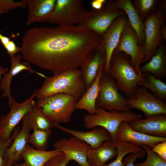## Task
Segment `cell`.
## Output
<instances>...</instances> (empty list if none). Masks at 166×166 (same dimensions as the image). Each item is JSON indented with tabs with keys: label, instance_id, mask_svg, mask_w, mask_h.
I'll return each mask as SVG.
<instances>
[{
	"label": "cell",
	"instance_id": "cell-32",
	"mask_svg": "<svg viewBox=\"0 0 166 166\" xmlns=\"http://www.w3.org/2000/svg\"><path fill=\"white\" fill-rule=\"evenodd\" d=\"M141 147L146 154V159L143 162L136 164L135 166H166V161L153 152L151 148L145 145H141Z\"/></svg>",
	"mask_w": 166,
	"mask_h": 166
},
{
	"label": "cell",
	"instance_id": "cell-5",
	"mask_svg": "<svg viewBox=\"0 0 166 166\" xmlns=\"http://www.w3.org/2000/svg\"><path fill=\"white\" fill-rule=\"evenodd\" d=\"M142 118L141 114L131 111H109L96 107L94 114L89 113L84 116L83 122L85 128L87 129H93L98 127L105 128L109 133L113 140L116 139L117 132L121 123L129 122Z\"/></svg>",
	"mask_w": 166,
	"mask_h": 166
},
{
	"label": "cell",
	"instance_id": "cell-34",
	"mask_svg": "<svg viewBox=\"0 0 166 166\" xmlns=\"http://www.w3.org/2000/svg\"><path fill=\"white\" fill-rule=\"evenodd\" d=\"M19 127H16L14 130L11 137L5 141H0V166H5L3 156L5 150L11 145L14 138L20 130Z\"/></svg>",
	"mask_w": 166,
	"mask_h": 166
},
{
	"label": "cell",
	"instance_id": "cell-12",
	"mask_svg": "<svg viewBox=\"0 0 166 166\" xmlns=\"http://www.w3.org/2000/svg\"><path fill=\"white\" fill-rule=\"evenodd\" d=\"M120 52H123L129 56L132 66L136 73L141 74L140 68L145 56V51L143 45H139L136 33L128 21L123 30L119 42L113 53Z\"/></svg>",
	"mask_w": 166,
	"mask_h": 166
},
{
	"label": "cell",
	"instance_id": "cell-42",
	"mask_svg": "<svg viewBox=\"0 0 166 166\" xmlns=\"http://www.w3.org/2000/svg\"><path fill=\"white\" fill-rule=\"evenodd\" d=\"M9 71V69L8 68H5L0 65V82L2 77L6 73Z\"/></svg>",
	"mask_w": 166,
	"mask_h": 166
},
{
	"label": "cell",
	"instance_id": "cell-7",
	"mask_svg": "<svg viewBox=\"0 0 166 166\" xmlns=\"http://www.w3.org/2000/svg\"><path fill=\"white\" fill-rule=\"evenodd\" d=\"M124 14V11L116 1H107L101 9L88 11L85 18L77 25L93 31L101 37L115 19Z\"/></svg>",
	"mask_w": 166,
	"mask_h": 166
},
{
	"label": "cell",
	"instance_id": "cell-19",
	"mask_svg": "<svg viewBox=\"0 0 166 166\" xmlns=\"http://www.w3.org/2000/svg\"><path fill=\"white\" fill-rule=\"evenodd\" d=\"M115 140L131 143L140 146L145 145L151 149L155 144L166 141V138L151 136L136 131L130 126L129 122H123L117 130Z\"/></svg>",
	"mask_w": 166,
	"mask_h": 166
},
{
	"label": "cell",
	"instance_id": "cell-17",
	"mask_svg": "<svg viewBox=\"0 0 166 166\" xmlns=\"http://www.w3.org/2000/svg\"><path fill=\"white\" fill-rule=\"evenodd\" d=\"M22 56L21 53L10 56L11 67L10 70L2 78L0 82V90L2 92V96L10 99L11 95L10 88L12 78L22 71L26 70L32 74H36L45 78L47 77L44 74L34 70L30 64L24 61L21 62Z\"/></svg>",
	"mask_w": 166,
	"mask_h": 166
},
{
	"label": "cell",
	"instance_id": "cell-14",
	"mask_svg": "<svg viewBox=\"0 0 166 166\" xmlns=\"http://www.w3.org/2000/svg\"><path fill=\"white\" fill-rule=\"evenodd\" d=\"M26 114L22 120L21 128L15 136L11 145L5 151L3 156L5 166H12L22 159V153L28 143L30 131L32 130Z\"/></svg>",
	"mask_w": 166,
	"mask_h": 166
},
{
	"label": "cell",
	"instance_id": "cell-22",
	"mask_svg": "<svg viewBox=\"0 0 166 166\" xmlns=\"http://www.w3.org/2000/svg\"><path fill=\"white\" fill-rule=\"evenodd\" d=\"M140 73H148L160 79L166 77V49L164 42L158 47L151 59L140 68Z\"/></svg>",
	"mask_w": 166,
	"mask_h": 166
},
{
	"label": "cell",
	"instance_id": "cell-28",
	"mask_svg": "<svg viewBox=\"0 0 166 166\" xmlns=\"http://www.w3.org/2000/svg\"><path fill=\"white\" fill-rule=\"evenodd\" d=\"M31 126L33 128L42 130H51L54 127V123L45 115L41 109L35 105L26 114Z\"/></svg>",
	"mask_w": 166,
	"mask_h": 166
},
{
	"label": "cell",
	"instance_id": "cell-37",
	"mask_svg": "<svg viewBox=\"0 0 166 166\" xmlns=\"http://www.w3.org/2000/svg\"><path fill=\"white\" fill-rule=\"evenodd\" d=\"M151 150L163 160L166 161V141L155 144Z\"/></svg>",
	"mask_w": 166,
	"mask_h": 166
},
{
	"label": "cell",
	"instance_id": "cell-30",
	"mask_svg": "<svg viewBox=\"0 0 166 166\" xmlns=\"http://www.w3.org/2000/svg\"><path fill=\"white\" fill-rule=\"evenodd\" d=\"M32 130L33 131L29 136L28 143L31 144L37 149L46 150L52 130H42L35 128Z\"/></svg>",
	"mask_w": 166,
	"mask_h": 166
},
{
	"label": "cell",
	"instance_id": "cell-31",
	"mask_svg": "<svg viewBox=\"0 0 166 166\" xmlns=\"http://www.w3.org/2000/svg\"><path fill=\"white\" fill-rule=\"evenodd\" d=\"M159 2L158 0H134L132 3L144 22L156 10Z\"/></svg>",
	"mask_w": 166,
	"mask_h": 166
},
{
	"label": "cell",
	"instance_id": "cell-33",
	"mask_svg": "<svg viewBox=\"0 0 166 166\" xmlns=\"http://www.w3.org/2000/svg\"><path fill=\"white\" fill-rule=\"evenodd\" d=\"M27 8L26 0L15 1L13 0H0V14L14 9Z\"/></svg>",
	"mask_w": 166,
	"mask_h": 166
},
{
	"label": "cell",
	"instance_id": "cell-20",
	"mask_svg": "<svg viewBox=\"0 0 166 166\" xmlns=\"http://www.w3.org/2000/svg\"><path fill=\"white\" fill-rule=\"evenodd\" d=\"M54 127L83 140L89 145L91 149L97 148L104 142L113 140L108 132L101 127H96L91 130L82 132L68 128L54 123Z\"/></svg>",
	"mask_w": 166,
	"mask_h": 166
},
{
	"label": "cell",
	"instance_id": "cell-39",
	"mask_svg": "<svg viewBox=\"0 0 166 166\" xmlns=\"http://www.w3.org/2000/svg\"><path fill=\"white\" fill-rule=\"evenodd\" d=\"M106 0H93L91 2V6L93 9H101L106 2Z\"/></svg>",
	"mask_w": 166,
	"mask_h": 166
},
{
	"label": "cell",
	"instance_id": "cell-29",
	"mask_svg": "<svg viewBox=\"0 0 166 166\" xmlns=\"http://www.w3.org/2000/svg\"><path fill=\"white\" fill-rule=\"evenodd\" d=\"M117 151L115 159L108 164L102 166H124L123 159L127 155L137 152L142 150L140 146L128 142L118 140H113Z\"/></svg>",
	"mask_w": 166,
	"mask_h": 166
},
{
	"label": "cell",
	"instance_id": "cell-41",
	"mask_svg": "<svg viewBox=\"0 0 166 166\" xmlns=\"http://www.w3.org/2000/svg\"><path fill=\"white\" fill-rule=\"evenodd\" d=\"M160 33L165 41L166 40V26L165 23L162 24L160 29Z\"/></svg>",
	"mask_w": 166,
	"mask_h": 166
},
{
	"label": "cell",
	"instance_id": "cell-40",
	"mask_svg": "<svg viewBox=\"0 0 166 166\" xmlns=\"http://www.w3.org/2000/svg\"><path fill=\"white\" fill-rule=\"evenodd\" d=\"M10 40V38L3 35L0 32V42L3 46Z\"/></svg>",
	"mask_w": 166,
	"mask_h": 166
},
{
	"label": "cell",
	"instance_id": "cell-24",
	"mask_svg": "<svg viewBox=\"0 0 166 166\" xmlns=\"http://www.w3.org/2000/svg\"><path fill=\"white\" fill-rule=\"evenodd\" d=\"M116 2L125 12L131 25L136 32L139 45L144 42V26L138 11L130 0H117Z\"/></svg>",
	"mask_w": 166,
	"mask_h": 166
},
{
	"label": "cell",
	"instance_id": "cell-35",
	"mask_svg": "<svg viewBox=\"0 0 166 166\" xmlns=\"http://www.w3.org/2000/svg\"><path fill=\"white\" fill-rule=\"evenodd\" d=\"M69 162L62 153L49 159L43 166H66Z\"/></svg>",
	"mask_w": 166,
	"mask_h": 166
},
{
	"label": "cell",
	"instance_id": "cell-21",
	"mask_svg": "<svg viewBox=\"0 0 166 166\" xmlns=\"http://www.w3.org/2000/svg\"><path fill=\"white\" fill-rule=\"evenodd\" d=\"M106 53L102 43L96 49L87 61L81 68L86 90L91 85L103 64L105 65Z\"/></svg>",
	"mask_w": 166,
	"mask_h": 166
},
{
	"label": "cell",
	"instance_id": "cell-11",
	"mask_svg": "<svg viewBox=\"0 0 166 166\" xmlns=\"http://www.w3.org/2000/svg\"><path fill=\"white\" fill-rule=\"evenodd\" d=\"M129 108L143 112L146 117L157 114H166V101L159 99L145 88L137 86L127 98Z\"/></svg>",
	"mask_w": 166,
	"mask_h": 166
},
{
	"label": "cell",
	"instance_id": "cell-3",
	"mask_svg": "<svg viewBox=\"0 0 166 166\" xmlns=\"http://www.w3.org/2000/svg\"><path fill=\"white\" fill-rule=\"evenodd\" d=\"M109 73L116 81L119 90L129 98L143 80L131 65L129 55L123 52L113 53L110 62Z\"/></svg>",
	"mask_w": 166,
	"mask_h": 166
},
{
	"label": "cell",
	"instance_id": "cell-2",
	"mask_svg": "<svg viewBox=\"0 0 166 166\" xmlns=\"http://www.w3.org/2000/svg\"><path fill=\"white\" fill-rule=\"evenodd\" d=\"M86 90L81 70L70 69L45 78L38 89V100L59 93L77 96L80 98Z\"/></svg>",
	"mask_w": 166,
	"mask_h": 166
},
{
	"label": "cell",
	"instance_id": "cell-4",
	"mask_svg": "<svg viewBox=\"0 0 166 166\" xmlns=\"http://www.w3.org/2000/svg\"><path fill=\"white\" fill-rule=\"evenodd\" d=\"M80 99L75 96L59 93L38 100L35 105L40 108L53 122L66 123L70 120L75 104Z\"/></svg>",
	"mask_w": 166,
	"mask_h": 166
},
{
	"label": "cell",
	"instance_id": "cell-27",
	"mask_svg": "<svg viewBox=\"0 0 166 166\" xmlns=\"http://www.w3.org/2000/svg\"><path fill=\"white\" fill-rule=\"evenodd\" d=\"M143 80L137 84V86L145 88L160 100H166V84L157 79L150 73H141Z\"/></svg>",
	"mask_w": 166,
	"mask_h": 166
},
{
	"label": "cell",
	"instance_id": "cell-25",
	"mask_svg": "<svg viewBox=\"0 0 166 166\" xmlns=\"http://www.w3.org/2000/svg\"><path fill=\"white\" fill-rule=\"evenodd\" d=\"M117 153L113 140L104 142L97 148L90 149L87 155L89 164V166H102L116 157Z\"/></svg>",
	"mask_w": 166,
	"mask_h": 166
},
{
	"label": "cell",
	"instance_id": "cell-6",
	"mask_svg": "<svg viewBox=\"0 0 166 166\" xmlns=\"http://www.w3.org/2000/svg\"><path fill=\"white\" fill-rule=\"evenodd\" d=\"M119 91L114 79L109 73L104 72L100 81L99 92L96 101V107L109 111H131L127 104V98L122 95Z\"/></svg>",
	"mask_w": 166,
	"mask_h": 166
},
{
	"label": "cell",
	"instance_id": "cell-8",
	"mask_svg": "<svg viewBox=\"0 0 166 166\" xmlns=\"http://www.w3.org/2000/svg\"><path fill=\"white\" fill-rule=\"evenodd\" d=\"M38 91L36 89L22 103H18L12 97L8 99L10 111L0 119V141H5L10 138L16 126L35 105L34 99L36 97Z\"/></svg>",
	"mask_w": 166,
	"mask_h": 166
},
{
	"label": "cell",
	"instance_id": "cell-38",
	"mask_svg": "<svg viewBox=\"0 0 166 166\" xmlns=\"http://www.w3.org/2000/svg\"><path fill=\"white\" fill-rule=\"evenodd\" d=\"M3 47L10 56L15 55L20 52V48L18 47L12 41L10 40Z\"/></svg>",
	"mask_w": 166,
	"mask_h": 166
},
{
	"label": "cell",
	"instance_id": "cell-26",
	"mask_svg": "<svg viewBox=\"0 0 166 166\" xmlns=\"http://www.w3.org/2000/svg\"><path fill=\"white\" fill-rule=\"evenodd\" d=\"M61 153L55 149L48 151L35 149L27 144L22 155L24 162L18 164L19 166H43L49 159Z\"/></svg>",
	"mask_w": 166,
	"mask_h": 166
},
{
	"label": "cell",
	"instance_id": "cell-1",
	"mask_svg": "<svg viewBox=\"0 0 166 166\" xmlns=\"http://www.w3.org/2000/svg\"><path fill=\"white\" fill-rule=\"evenodd\" d=\"M101 43L99 35L78 25L34 27L24 34L20 52L25 61L55 75L81 68Z\"/></svg>",
	"mask_w": 166,
	"mask_h": 166
},
{
	"label": "cell",
	"instance_id": "cell-36",
	"mask_svg": "<svg viewBox=\"0 0 166 166\" xmlns=\"http://www.w3.org/2000/svg\"><path fill=\"white\" fill-rule=\"evenodd\" d=\"M146 153L144 150L133 153L129 154L123 160L124 166H135L134 163L136 159L142 158Z\"/></svg>",
	"mask_w": 166,
	"mask_h": 166
},
{
	"label": "cell",
	"instance_id": "cell-13",
	"mask_svg": "<svg viewBox=\"0 0 166 166\" xmlns=\"http://www.w3.org/2000/svg\"><path fill=\"white\" fill-rule=\"evenodd\" d=\"M54 149L64 153L67 160L76 161L80 166H89L87 155L91 148L87 143L74 136L57 140Z\"/></svg>",
	"mask_w": 166,
	"mask_h": 166
},
{
	"label": "cell",
	"instance_id": "cell-9",
	"mask_svg": "<svg viewBox=\"0 0 166 166\" xmlns=\"http://www.w3.org/2000/svg\"><path fill=\"white\" fill-rule=\"evenodd\" d=\"M88 11L81 0H56L49 22L60 26H73L81 22Z\"/></svg>",
	"mask_w": 166,
	"mask_h": 166
},
{
	"label": "cell",
	"instance_id": "cell-43",
	"mask_svg": "<svg viewBox=\"0 0 166 166\" xmlns=\"http://www.w3.org/2000/svg\"><path fill=\"white\" fill-rule=\"evenodd\" d=\"M14 166H19L18 164L16 163H15L14 165Z\"/></svg>",
	"mask_w": 166,
	"mask_h": 166
},
{
	"label": "cell",
	"instance_id": "cell-10",
	"mask_svg": "<svg viewBox=\"0 0 166 166\" xmlns=\"http://www.w3.org/2000/svg\"><path fill=\"white\" fill-rule=\"evenodd\" d=\"M166 20L165 12L158 8L144 21L145 40L144 46L146 55L141 64L148 61L154 55L159 46L164 42L160 33L161 25Z\"/></svg>",
	"mask_w": 166,
	"mask_h": 166
},
{
	"label": "cell",
	"instance_id": "cell-16",
	"mask_svg": "<svg viewBox=\"0 0 166 166\" xmlns=\"http://www.w3.org/2000/svg\"><path fill=\"white\" fill-rule=\"evenodd\" d=\"M133 130L154 137L166 138V114H157L129 122Z\"/></svg>",
	"mask_w": 166,
	"mask_h": 166
},
{
	"label": "cell",
	"instance_id": "cell-18",
	"mask_svg": "<svg viewBox=\"0 0 166 166\" xmlns=\"http://www.w3.org/2000/svg\"><path fill=\"white\" fill-rule=\"evenodd\" d=\"M28 14L26 25L49 22L56 0H26Z\"/></svg>",
	"mask_w": 166,
	"mask_h": 166
},
{
	"label": "cell",
	"instance_id": "cell-15",
	"mask_svg": "<svg viewBox=\"0 0 166 166\" xmlns=\"http://www.w3.org/2000/svg\"><path fill=\"white\" fill-rule=\"evenodd\" d=\"M128 21L126 14L119 16L113 21L101 37V43L106 53L105 73H108L111 57L119 42L123 30Z\"/></svg>",
	"mask_w": 166,
	"mask_h": 166
},
{
	"label": "cell",
	"instance_id": "cell-23",
	"mask_svg": "<svg viewBox=\"0 0 166 166\" xmlns=\"http://www.w3.org/2000/svg\"><path fill=\"white\" fill-rule=\"evenodd\" d=\"M105 64L100 68L94 81L87 89L75 105V109H83L90 114H94L96 111V101L99 90V83L104 72Z\"/></svg>",
	"mask_w": 166,
	"mask_h": 166
}]
</instances>
